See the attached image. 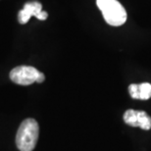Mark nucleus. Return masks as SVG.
Wrapping results in <instances>:
<instances>
[{
    "instance_id": "f03ea898",
    "label": "nucleus",
    "mask_w": 151,
    "mask_h": 151,
    "mask_svg": "<svg viewBox=\"0 0 151 151\" xmlns=\"http://www.w3.org/2000/svg\"><path fill=\"white\" fill-rule=\"evenodd\" d=\"M96 4L108 25L119 27L126 23L127 11L118 0H96Z\"/></svg>"
},
{
    "instance_id": "7ed1b4c3",
    "label": "nucleus",
    "mask_w": 151,
    "mask_h": 151,
    "mask_svg": "<svg viewBox=\"0 0 151 151\" xmlns=\"http://www.w3.org/2000/svg\"><path fill=\"white\" fill-rule=\"evenodd\" d=\"M39 73L37 69L32 66H19L10 72V78L13 83L20 86H29L37 83Z\"/></svg>"
},
{
    "instance_id": "0eeeda50",
    "label": "nucleus",
    "mask_w": 151,
    "mask_h": 151,
    "mask_svg": "<svg viewBox=\"0 0 151 151\" xmlns=\"http://www.w3.org/2000/svg\"><path fill=\"white\" fill-rule=\"evenodd\" d=\"M44 80H45V76H44V74H43V73H41V72H40V73H39V75H38V77H37V83H43Z\"/></svg>"
},
{
    "instance_id": "f257e3e1",
    "label": "nucleus",
    "mask_w": 151,
    "mask_h": 151,
    "mask_svg": "<svg viewBox=\"0 0 151 151\" xmlns=\"http://www.w3.org/2000/svg\"><path fill=\"white\" fill-rule=\"evenodd\" d=\"M39 134L38 123L32 118L24 120L16 135V144L21 151H32L37 145Z\"/></svg>"
},
{
    "instance_id": "20e7f679",
    "label": "nucleus",
    "mask_w": 151,
    "mask_h": 151,
    "mask_svg": "<svg viewBox=\"0 0 151 151\" xmlns=\"http://www.w3.org/2000/svg\"><path fill=\"white\" fill-rule=\"evenodd\" d=\"M32 16L37 17L40 21L46 20L48 17L47 12L42 11V5L38 1H31L26 3L24 8L18 13V21L20 24L25 25Z\"/></svg>"
},
{
    "instance_id": "39448f33",
    "label": "nucleus",
    "mask_w": 151,
    "mask_h": 151,
    "mask_svg": "<svg viewBox=\"0 0 151 151\" xmlns=\"http://www.w3.org/2000/svg\"><path fill=\"white\" fill-rule=\"evenodd\" d=\"M124 121L127 125L148 131L151 129V117L144 111L129 109L124 113Z\"/></svg>"
},
{
    "instance_id": "423d86ee",
    "label": "nucleus",
    "mask_w": 151,
    "mask_h": 151,
    "mask_svg": "<svg viewBox=\"0 0 151 151\" xmlns=\"http://www.w3.org/2000/svg\"><path fill=\"white\" fill-rule=\"evenodd\" d=\"M129 92L134 99L148 100L151 98V84L148 83H142L139 84L132 83L129 86Z\"/></svg>"
}]
</instances>
